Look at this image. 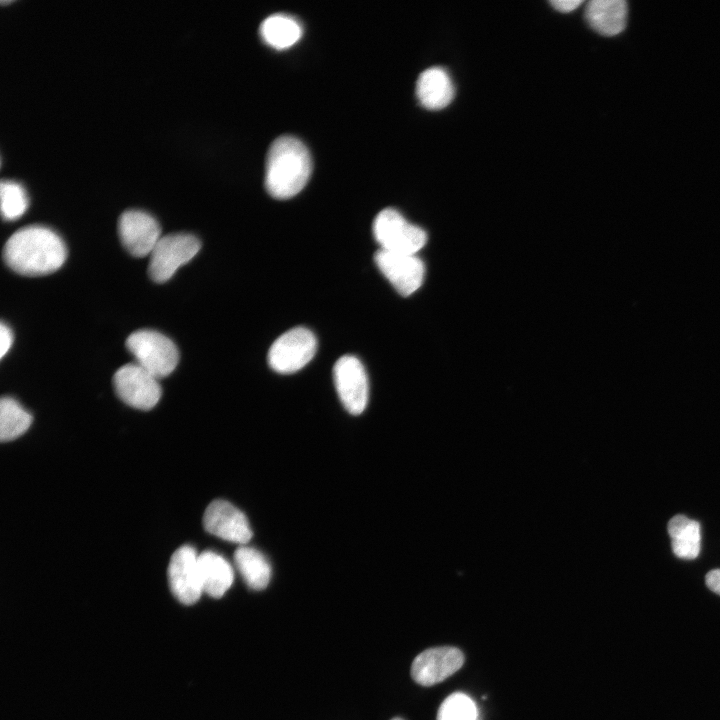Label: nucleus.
Segmentation results:
<instances>
[{"label": "nucleus", "instance_id": "obj_1", "mask_svg": "<svg viewBox=\"0 0 720 720\" xmlns=\"http://www.w3.org/2000/svg\"><path fill=\"white\" fill-rule=\"evenodd\" d=\"M67 257V249L50 228L40 225L23 227L13 233L3 248V259L14 272L43 276L58 270Z\"/></svg>", "mask_w": 720, "mask_h": 720}, {"label": "nucleus", "instance_id": "obj_2", "mask_svg": "<svg viewBox=\"0 0 720 720\" xmlns=\"http://www.w3.org/2000/svg\"><path fill=\"white\" fill-rule=\"evenodd\" d=\"M312 171L309 150L298 138H276L267 153L265 187L275 198H289L306 185Z\"/></svg>", "mask_w": 720, "mask_h": 720}, {"label": "nucleus", "instance_id": "obj_3", "mask_svg": "<svg viewBox=\"0 0 720 720\" xmlns=\"http://www.w3.org/2000/svg\"><path fill=\"white\" fill-rule=\"evenodd\" d=\"M136 363L157 379L168 376L177 366L179 352L174 342L154 330H138L126 340Z\"/></svg>", "mask_w": 720, "mask_h": 720}, {"label": "nucleus", "instance_id": "obj_4", "mask_svg": "<svg viewBox=\"0 0 720 720\" xmlns=\"http://www.w3.org/2000/svg\"><path fill=\"white\" fill-rule=\"evenodd\" d=\"M373 234L380 249L396 253L416 254L427 241L426 232L394 208H385L376 215Z\"/></svg>", "mask_w": 720, "mask_h": 720}, {"label": "nucleus", "instance_id": "obj_5", "mask_svg": "<svg viewBox=\"0 0 720 720\" xmlns=\"http://www.w3.org/2000/svg\"><path fill=\"white\" fill-rule=\"evenodd\" d=\"M197 237L174 233L161 237L150 254L148 275L156 283L168 281L176 270L190 261L200 250Z\"/></svg>", "mask_w": 720, "mask_h": 720}, {"label": "nucleus", "instance_id": "obj_6", "mask_svg": "<svg viewBox=\"0 0 720 720\" xmlns=\"http://www.w3.org/2000/svg\"><path fill=\"white\" fill-rule=\"evenodd\" d=\"M316 349L315 335L307 328L295 327L273 342L268 351V364L277 373H294L311 361Z\"/></svg>", "mask_w": 720, "mask_h": 720}, {"label": "nucleus", "instance_id": "obj_7", "mask_svg": "<svg viewBox=\"0 0 720 720\" xmlns=\"http://www.w3.org/2000/svg\"><path fill=\"white\" fill-rule=\"evenodd\" d=\"M113 385L125 404L140 410L152 409L161 397L158 379L137 363L120 367L114 374Z\"/></svg>", "mask_w": 720, "mask_h": 720}, {"label": "nucleus", "instance_id": "obj_8", "mask_svg": "<svg viewBox=\"0 0 720 720\" xmlns=\"http://www.w3.org/2000/svg\"><path fill=\"white\" fill-rule=\"evenodd\" d=\"M337 394L352 415L361 414L368 402V378L361 361L352 355L340 357L333 368Z\"/></svg>", "mask_w": 720, "mask_h": 720}, {"label": "nucleus", "instance_id": "obj_9", "mask_svg": "<svg viewBox=\"0 0 720 720\" xmlns=\"http://www.w3.org/2000/svg\"><path fill=\"white\" fill-rule=\"evenodd\" d=\"M198 555L189 545L179 547L168 565V581L174 596L183 604L191 605L202 595Z\"/></svg>", "mask_w": 720, "mask_h": 720}, {"label": "nucleus", "instance_id": "obj_10", "mask_svg": "<svg viewBox=\"0 0 720 720\" xmlns=\"http://www.w3.org/2000/svg\"><path fill=\"white\" fill-rule=\"evenodd\" d=\"M374 259L378 269L399 294L409 296L422 285L425 268L416 254L379 249Z\"/></svg>", "mask_w": 720, "mask_h": 720}, {"label": "nucleus", "instance_id": "obj_11", "mask_svg": "<svg viewBox=\"0 0 720 720\" xmlns=\"http://www.w3.org/2000/svg\"><path fill=\"white\" fill-rule=\"evenodd\" d=\"M118 233L125 249L134 257L151 254L161 238L157 220L141 210H126L119 217Z\"/></svg>", "mask_w": 720, "mask_h": 720}, {"label": "nucleus", "instance_id": "obj_12", "mask_svg": "<svg viewBox=\"0 0 720 720\" xmlns=\"http://www.w3.org/2000/svg\"><path fill=\"white\" fill-rule=\"evenodd\" d=\"M464 663V655L456 647L429 648L415 657L411 665L413 680L422 686L442 682Z\"/></svg>", "mask_w": 720, "mask_h": 720}, {"label": "nucleus", "instance_id": "obj_13", "mask_svg": "<svg viewBox=\"0 0 720 720\" xmlns=\"http://www.w3.org/2000/svg\"><path fill=\"white\" fill-rule=\"evenodd\" d=\"M203 526L210 534L237 544H246L252 537L246 516L225 500H214L207 506Z\"/></svg>", "mask_w": 720, "mask_h": 720}, {"label": "nucleus", "instance_id": "obj_14", "mask_svg": "<svg viewBox=\"0 0 720 720\" xmlns=\"http://www.w3.org/2000/svg\"><path fill=\"white\" fill-rule=\"evenodd\" d=\"M416 94L427 109L446 107L454 97V87L448 73L440 67L424 70L418 77Z\"/></svg>", "mask_w": 720, "mask_h": 720}, {"label": "nucleus", "instance_id": "obj_15", "mask_svg": "<svg viewBox=\"0 0 720 720\" xmlns=\"http://www.w3.org/2000/svg\"><path fill=\"white\" fill-rule=\"evenodd\" d=\"M628 7L623 0H592L587 3L585 18L598 33L614 36L626 26Z\"/></svg>", "mask_w": 720, "mask_h": 720}, {"label": "nucleus", "instance_id": "obj_16", "mask_svg": "<svg viewBox=\"0 0 720 720\" xmlns=\"http://www.w3.org/2000/svg\"><path fill=\"white\" fill-rule=\"evenodd\" d=\"M203 591L213 598L222 597L234 579L230 563L221 555L204 551L198 555Z\"/></svg>", "mask_w": 720, "mask_h": 720}, {"label": "nucleus", "instance_id": "obj_17", "mask_svg": "<svg viewBox=\"0 0 720 720\" xmlns=\"http://www.w3.org/2000/svg\"><path fill=\"white\" fill-rule=\"evenodd\" d=\"M673 553L682 559L698 557L701 549L700 524L684 515H676L668 523Z\"/></svg>", "mask_w": 720, "mask_h": 720}, {"label": "nucleus", "instance_id": "obj_18", "mask_svg": "<svg viewBox=\"0 0 720 720\" xmlns=\"http://www.w3.org/2000/svg\"><path fill=\"white\" fill-rule=\"evenodd\" d=\"M234 562L248 587L257 591L267 587L271 568L260 551L249 546H240L234 553Z\"/></svg>", "mask_w": 720, "mask_h": 720}, {"label": "nucleus", "instance_id": "obj_19", "mask_svg": "<svg viewBox=\"0 0 720 720\" xmlns=\"http://www.w3.org/2000/svg\"><path fill=\"white\" fill-rule=\"evenodd\" d=\"M260 35L270 46L283 49L296 43L302 35V26L291 15L276 13L260 24Z\"/></svg>", "mask_w": 720, "mask_h": 720}, {"label": "nucleus", "instance_id": "obj_20", "mask_svg": "<svg viewBox=\"0 0 720 720\" xmlns=\"http://www.w3.org/2000/svg\"><path fill=\"white\" fill-rule=\"evenodd\" d=\"M32 423V415L15 399L3 397L0 401V439L11 441L24 434Z\"/></svg>", "mask_w": 720, "mask_h": 720}, {"label": "nucleus", "instance_id": "obj_21", "mask_svg": "<svg viewBox=\"0 0 720 720\" xmlns=\"http://www.w3.org/2000/svg\"><path fill=\"white\" fill-rule=\"evenodd\" d=\"M437 720H478L477 707L468 695L456 692L442 702Z\"/></svg>", "mask_w": 720, "mask_h": 720}, {"label": "nucleus", "instance_id": "obj_22", "mask_svg": "<svg viewBox=\"0 0 720 720\" xmlns=\"http://www.w3.org/2000/svg\"><path fill=\"white\" fill-rule=\"evenodd\" d=\"M1 212L6 220L20 217L26 210L28 199L23 187L14 181L2 180L0 183Z\"/></svg>", "mask_w": 720, "mask_h": 720}, {"label": "nucleus", "instance_id": "obj_23", "mask_svg": "<svg viewBox=\"0 0 720 720\" xmlns=\"http://www.w3.org/2000/svg\"><path fill=\"white\" fill-rule=\"evenodd\" d=\"M13 342V334L8 326H6L4 323H1L0 326V357L2 358L9 348L11 347Z\"/></svg>", "mask_w": 720, "mask_h": 720}, {"label": "nucleus", "instance_id": "obj_24", "mask_svg": "<svg viewBox=\"0 0 720 720\" xmlns=\"http://www.w3.org/2000/svg\"><path fill=\"white\" fill-rule=\"evenodd\" d=\"M582 0H553L551 5L558 11L568 13L582 4Z\"/></svg>", "mask_w": 720, "mask_h": 720}, {"label": "nucleus", "instance_id": "obj_25", "mask_svg": "<svg viewBox=\"0 0 720 720\" xmlns=\"http://www.w3.org/2000/svg\"><path fill=\"white\" fill-rule=\"evenodd\" d=\"M705 581L707 587L712 592L720 595V569H715L708 572Z\"/></svg>", "mask_w": 720, "mask_h": 720}, {"label": "nucleus", "instance_id": "obj_26", "mask_svg": "<svg viewBox=\"0 0 720 720\" xmlns=\"http://www.w3.org/2000/svg\"><path fill=\"white\" fill-rule=\"evenodd\" d=\"M391 720H403V719L396 717V718H393V719H391Z\"/></svg>", "mask_w": 720, "mask_h": 720}]
</instances>
